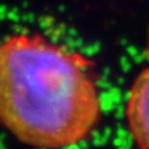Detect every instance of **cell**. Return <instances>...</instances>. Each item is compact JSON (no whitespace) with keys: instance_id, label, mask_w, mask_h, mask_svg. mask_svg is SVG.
Listing matches in <instances>:
<instances>
[{"instance_id":"obj_1","label":"cell","mask_w":149,"mask_h":149,"mask_svg":"<svg viewBox=\"0 0 149 149\" xmlns=\"http://www.w3.org/2000/svg\"><path fill=\"white\" fill-rule=\"evenodd\" d=\"M88 63L38 34L0 42V125L36 148L80 143L101 116Z\"/></svg>"},{"instance_id":"obj_2","label":"cell","mask_w":149,"mask_h":149,"mask_svg":"<svg viewBox=\"0 0 149 149\" xmlns=\"http://www.w3.org/2000/svg\"><path fill=\"white\" fill-rule=\"evenodd\" d=\"M126 115L135 141L141 149H149V68L134 83Z\"/></svg>"}]
</instances>
